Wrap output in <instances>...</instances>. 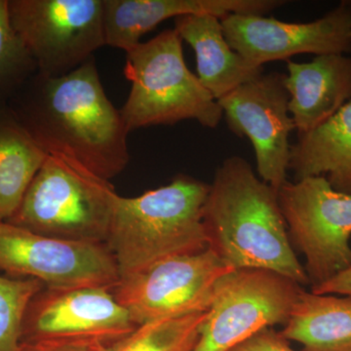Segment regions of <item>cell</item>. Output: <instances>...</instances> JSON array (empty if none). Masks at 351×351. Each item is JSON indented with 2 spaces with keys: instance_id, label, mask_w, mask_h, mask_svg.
<instances>
[{
  "instance_id": "obj_1",
  "label": "cell",
  "mask_w": 351,
  "mask_h": 351,
  "mask_svg": "<svg viewBox=\"0 0 351 351\" xmlns=\"http://www.w3.org/2000/svg\"><path fill=\"white\" fill-rule=\"evenodd\" d=\"M8 107L46 154L73 159L101 179L121 174L130 161L129 132L94 58L60 77L36 73Z\"/></svg>"
},
{
  "instance_id": "obj_2",
  "label": "cell",
  "mask_w": 351,
  "mask_h": 351,
  "mask_svg": "<svg viewBox=\"0 0 351 351\" xmlns=\"http://www.w3.org/2000/svg\"><path fill=\"white\" fill-rule=\"evenodd\" d=\"M203 225L208 248L230 269L274 270L309 284L289 240L277 191L242 157H228L217 169Z\"/></svg>"
},
{
  "instance_id": "obj_3",
  "label": "cell",
  "mask_w": 351,
  "mask_h": 351,
  "mask_svg": "<svg viewBox=\"0 0 351 351\" xmlns=\"http://www.w3.org/2000/svg\"><path fill=\"white\" fill-rule=\"evenodd\" d=\"M210 184L178 175L136 197L115 196L107 245L120 277L208 248L203 207Z\"/></svg>"
},
{
  "instance_id": "obj_4",
  "label": "cell",
  "mask_w": 351,
  "mask_h": 351,
  "mask_svg": "<svg viewBox=\"0 0 351 351\" xmlns=\"http://www.w3.org/2000/svg\"><path fill=\"white\" fill-rule=\"evenodd\" d=\"M175 29L127 51L124 75L130 92L120 108L127 131L195 120L215 129L223 117L218 101L188 68Z\"/></svg>"
},
{
  "instance_id": "obj_5",
  "label": "cell",
  "mask_w": 351,
  "mask_h": 351,
  "mask_svg": "<svg viewBox=\"0 0 351 351\" xmlns=\"http://www.w3.org/2000/svg\"><path fill=\"white\" fill-rule=\"evenodd\" d=\"M117 195L110 181L61 154H48L5 221L66 241L106 244Z\"/></svg>"
},
{
  "instance_id": "obj_6",
  "label": "cell",
  "mask_w": 351,
  "mask_h": 351,
  "mask_svg": "<svg viewBox=\"0 0 351 351\" xmlns=\"http://www.w3.org/2000/svg\"><path fill=\"white\" fill-rule=\"evenodd\" d=\"M293 249L306 257L311 288L351 267V195L322 176L286 182L277 191Z\"/></svg>"
},
{
  "instance_id": "obj_7",
  "label": "cell",
  "mask_w": 351,
  "mask_h": 351,
  "mask_svg": "<svg viewBox=\"0 0 351 351\" xmlns=\"http://www.w3.org/2000/svg\"><path fill=\"white\" fill-rule=\"evenodd\" d=\"M302 291L274 270H230L215 286L193 351H230L262 330L285 325Z\"/></svg>"
},
{
  "instance_id": "obj_8",
  "label": "cell",
  "mask_w": 351,
  "mask_h": 351,
  "mask_svg": "<svg viewBox=\"0 0 351 351\" xmlns=\"http://www.w3.org/2000/svg\"><path fill=\"white\" fill-rule=\"evenodd\" d=\"M14 29L38 73L60 77L106 45L104 0H8Z\"/></svg>"
},
{
  "instance_id": "obj_9",
  "label": "cell",
  "mask_w": 351,
  "mask_h": 351,
  "mask_svg": "<svg viewBox=\"0 0 351 351\" xmlns=\"http://www.w3.org/2000/svg\"><path fill=\"white\" fill-rule=\"evenodd\" d=\"M230 270L233 269L207 248L199 253L166 258L120 277L112 293L140 326L206 313L215 286Z\"/></svg>"
},
{
  "instance_id": "obj_10",
  "label": "cell",
  "mask_w": 351,
  "mask_h": 351,
  "mask_svg": "<svg viewBox=\"0 0 351 351\" xmlns=\"http://www.w3.org/2000/svg\"><path fill=\"white\" fill-rule=\"evenodd\" d=\"M138 327L112 289L44 286L27 306L22 343L112 348Z\"/></svg>"
},
{
  "instance_id": "obj_11",
  "label": "cell",
  "mask_w": 351,
  "mask_h": 351,
  "mask_svg": "<svg viewBox=\"0 0 351 351\" xmlns=\"http://www.w3.org/2000/svg\"><path fill=\"white\" fill-rule=\"evenodd\" d=\"M0 269L48 288L112 289L120 280L107 245L66 241L0 221Z\"/></svg>"
},
{
  "instance_id": "obj_12",
  "label": "cell",
  "mask_w": 351,
  "mask_h": 351,
  "mask_svg": "<svg viewBox=\"0 0 351 351\" xmlns=\"http://www.w3.org/2000/svg\"><path fill=\"white\" fill-rule=\"evenodd\" d=\"M285 80V73H263L218 100L230 130L251 141L261 179L276 191L287 182L295 130Z\"/></svg>"
},
{
  "instance_id": "obj_13",
  "label": "cell",
  "mask_w": 351,
  "mask_h": 351,
  "mask_svg": "<svg viewBox=\"0 0 351 351\" xmlns=\"http://www.w3.org/2000/svg\"><path fill=\"white\" fill-rule=\"evenodd\" d=\"M221 22L230 47L258 66L299 54L351 53V0H343L313 22L286 23L244 14H230Z\"/></svg>"
},
{
  "instance_id": "obj_14",
  "label": "cell",
  "mask_w": 351,
  "mask_h": 351,
  "mask_svg": "<svg viewBox=\"0 0 351 351\" xmlns=\"http://www.w3.org/2000/svg\"><path fill=\"white\" fill-rule=\"evenodd\" d=\"M283 0H104L106 45L127 51L164 21L196 14L265 16Z\"/></svg>"
},
{
  "instance_id": "obj_15",
  "label": "cell",
  "mask_w": 351,
  "mask_h": 351,
  "mask_svg": "<svg viewBox=\"0 0 351 351\" xmlns=\"http://www.w3.org/2000/svg\"><path fill=\"white\" fill-rule=\"evenodd\" d=\"M289 112L298 135L331 119L351 100V57L327 54L309 63L287 61Z\"/></svg>"
},
{
  "instance_id": "obj_16",
  "label": "cell",
  "mask_w": 351,
  "mask_h": 351,
  "mask_svg": "<svg viewBox=\"0 0 351 351\" xmlns=\"http://www.w3.org/2000/svg\"><path fill=\"white\" fill-rule=\"evenodd\" d=\"M174 29L195 51L196 75L217 101L263 75L262 66L252 63L230 47L221 19L216 16H181L176 18Z\"/></svg>"
},
{
  "instance_id": "obj_17",
  "label": "cell",
  "mask_w": 351,
  "mask_h": 351,
  "mask_svg": "<svg viewBox=\"0 0 351 351\" xmlns=\"http://www.w3.org/2000/svg\"><path fill=\"white\" fill-rule=\"evenodd\" d=\"M289 170L295 181L322 176L332 188L351 195V100L317 128L291 145Z\"/></svg>"
},
{
  "instance_id": "obj_18",
  "label": "cell",
  "mask_w": 351,
  "mask_h": 351,
  "mask_svg": "<svg viewBox=\"0 0 351 351\" xmlns=\"http://www.w3.org/2000/svg\"><path fill=\"white\" fill-rule=\"evenodd\" d=\"M280 334L304 351H351V297L302 290Z\"/></svg>"
},
{
  "instance_id": "obj_19",
  "label": "cell",
  "mask_w": 351,
  "mask_h": 351,
  "mask_svg": "<svg viewBox=\"0 0 351 351\" xmlns=\"http://www.w3.org/2000/svg\"><path fill=\"white\" fill-rule=\"evenodd\" d=\"M47 156L10 108L0 107V221L15 213Z\"/></svg>"
},
{
  "instance_id": "obj_20",
  "label": "cell",
  "mask_w": 351,
  "mask_h": 351,
  "mask_svg": "<svg viewBox=\"0 0 351 351\" xmlns=\"http://www.w3.org/2000/svg\"><path fill=\"white\" fill-rule=\"evenodd\" d=\"M206 313L140 325L110 351H193Z\"/></svg>"
},
{
  "instance_id": "obj_21",
  "label": "cell",
  "mask_w": 351,
  "mask_h": 351,
  "mask_svg": "<svg viewBox=\"0 0 351 351\" xmlns=\"http://www.w3.org/2000/svg\"><path fill=\"white\" fill-rule=\"evenodd\" d=\"M36 73L34 58L11 24L8 0H0V107L8 106Z\"/></svg>"
},
{
  "instance_id": "obj_22",
  "label": "cell",
  "mask_w": 351,
  "mask_h": 351,
  "mask_svg": "<svg viewBox=\"0 0 351 351\" xmlns=\"http://www.w3.org/2000/svg\"><path fill=\"white\" fill-rule=\"evenodd\" d=\"M44 284L0 276V351H20L27 306Z\"/></svg>"
},
{
  "instance_id": "obj_23",
  "label": "cell",
  "mask_w": 351,
  "mask_h": 351,
  "mask_svg": "<svg viewBox=\"0 0 351 351\" xmlns=\"http://www.w3.org/2000/svg\"><path fill=\"white\" fill-rule=\"evenodd\" d=\"M230 351H295L288 341L271 328L262 330L250 339L232 348Z\"/></svg>"
},
{
  "instance_id": "obj_24",
  "label": "cell",
  "mask_w": 351,
  "mask_h": 351,
  "mask_svg": "<svg viewBox=\"0 0 351 351\" xmlns=\"http://www.w3.org/2000/svg\"><path fill=\"white\" fill-rule=\"evenodd\" d=\"M311 292L317 295L337 294L351 297V267L322 285L311 288Z\"/></svg>"
},
{
  "instance_id": "obj_25",
  "label": "cell",
  "mask_w": 351,
  "mask_h": 351,
  "mask_svg": "<svg viewBox=\"0 0 351 351\" xmlns=\"http://www.w3.org/2000/svg\"><path fill=\"white\" fill-rule=\"evenodd\" d=\"M112 348L101 346L66 345V343H25L20 351H110Z\"/></svg>"
}]
</instances>
